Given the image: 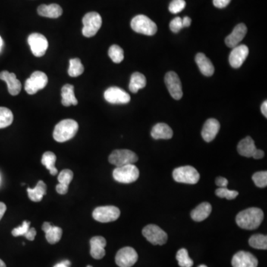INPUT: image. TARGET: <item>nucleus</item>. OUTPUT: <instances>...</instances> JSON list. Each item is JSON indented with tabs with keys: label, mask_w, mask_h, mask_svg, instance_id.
Here are the masks:
<instances>
[{
	"label": "nucleus",
	"mask_w": 267,
	"mask_h": 267,
	"mask_svg": "<svg viewBox=\"0 0 267 267\" xmlns=\"http://www.w3.org/2000/svg\"><path fill=\"white\" fill-rule=\"evenodd\" d=\"M47 186L42 180H39L33 189L28 188L29 198L33 202L41 201L44 195H46Z\"/></svg>",
	"instance_id": "28"
},
{
	"label": "nucleus",
	"mask_w": 267,
	"mask_h": 267,
	"mask_svg": "<svg viewBox=\"0 0 267 267\" xmlns=\"http://www.w3.org/2000/svg\"><path fill=\"white\" fill-rule=\"evenodd\" d=\"M138 161V157L134 152L128 149H117L110 155L108 161L117 167L134 164Z\"/></svg>",
	"instance_id": "6"
},
{
	"label": "nucleus",
	"mask_w": 267,
	"mask_h": 267,
	"mask_svg": "<svg viewBox=\"0 0 267 267\" xmlns=\"http://www.w3.org/2000/svg\"><path fill=\"white\" fill-rule=\"evenodd\" d=\"M74 177V173L70 169H64L59 174V184L56 186L57 192L60 195H66L68 190V186Z\"/></svg>",
	"instance_id": "22"
},
{
	"label": "nucleus",
	"mask_w": 267,
	"mask_h": 267,
	"mask_svg": "<svg viewBox=\"0 0 267 267\" xmlns=\"http://www.w3.org/2000/svg\"><path fill=\"white\" fill-rule=\"evenodd\" d=\"M83 34L86 37H92L97 34L102 26V17L97 12L86 14L83 19Z\"/></svg>",
	"instance_id": "7"
},
{
	"label": "nucleus",
	"mask_w": 267,
	"mask_h": 267,
	"mask_svg": "<svg viewBox=\"0 0 267 267\" xmlns=\"http://www.w3.org/2000/svg\"><path fill=\"white\" fill-rule=\"evenodd\" d=\"M176 259L178 261L180 267H192L194 262L189 256L188 251L186 249H180L176 255Z\"/></svg>",
	"instance_id": "35"
},
{
	"label": "nucleus",
	"mask_w": 267,
	"mask_h": 267,
	"mask_svg": "<svg viewBox=\"0 0 267 267\" xmlns=\"http://www.w3.org/2000/svg\"><path fill=\"white\" fill-rule=\"evenodd\" d=\"M169 28L171 32L174 33H178L182 29H183V24H182V19L177 17L173 19L169 24Z\"/></svg>",
	"instance_id": "41"
},
{
	"label": "nucleus",
	"mask_w": 267,
	"mask_h": 267,
	"mask_svg": "<svg viewBox=\"0 0 267 267\" xmlns=\"http://www.w3.org/2000/svg\"><path fill=\"white\" fill-rule=\"evenodd\" d=\"M231 2V0H213V4L216 8H224Z\"/></svg>",
	"instance_id": "42"
},
{
	"label": "nucleus",
	"mask_w": 267,
	"mask_h": 267,
	"mask_svg": "<svg viewBox=\"0 0 267 267\" xmlns=\"http://www.w3.org/2000/svg\"><path fill=\"white\" fill-rule=\"evenodd\" d=\"M143 234L148 241L154 245H164L168 240L167 233L158 226L150 224L143 230Z\"/></svg>",
	"instance_id": "10"
},
{
	"label": "nucleus",
	"mask_w": 267,
	"mask_h": 267,
	"mask_svg": "<svg viewBox=\"0 0 267 267\" xmlns=\"http://www.w3.org/2000/svg\"><path fill=\"white\" fill-rule=\"evenodd\" d=\"M108 56L114 63H120L124 59V52L119 45H113L108 50Z\"/></svg>",
	"instance_id": "36"
},
{
	"label": "nucleus",
	"mask_w": 267,
	"mask_h": 267,
	"mask_svg": "<svg viewBox=\"0 0 267 267\" xmlns=\"http://www.w3.org/2000/svg\"><path fill=\"white\" fill-rule=\"evenodd\" d=\"M79 129V125L75 120L66 119L62 120L54 128L53 137L58 143H64L72 139Z\"/></svg>",
	"instance_id": "2"
},
{
	"label": "nucleus",
	"mask_w": 267,
	"mask_h": 267,
	"mask_svg": "<svg viewBox=\"0 0 267 267\" xmlns=\"http://www.w3.org/2000/svg\"><path fill=\"white\" fill-rule=\"evenodd\" d=\"M198 267H207V266L204 265V264H202V265H200Z\"/></svg>",
	"instance_id": "53"
},
{
	"label": "nucleus",
	"mask_w": 267,
	"mask_h": 267,
	"mask_svg": "<svg viewBox=\"0 0 267 267\" xmlns=\"http://www.w3.org/2000/svg\"><path fill=\"white\" fill-rule=\"evenodd\" d=\"M39 15L48 18L57 19L63 14V9L57 4H51V5H42L38 8Z\"/></svg>",
	"instance_id": "25"
},
{
	"label": "nucleus",
	"mask_w": 267,
	"mask_h": 267,
	"mask_svg": "<svg viewBox=\"0 0 267 267\" xmlns=\"http://www.w3.org/2000/svg\"><path fill=\"white\" fill-rule=\"evenodd\" d=\"M185 0H172L168 6V10L171 14H178L186 7Z\"/></svg>",
	"instance_id": "39"
},
{
	"label": "nucleus",
	"mask_w": 267,
	"mask_h": 267,
	"mask_svg": "<svg viewBox=\"0 0 267 267\" xmlns=\"http://www.w3.org/2000/svg\"><path fill=\"white\" fill-rule=\"evenodd\" d=\"M249 55V48L246 45H240L233 48L230 53V63L234 68H240Z\"/></svg>",
	"instance_id": "16"
},
{
	"label": "nucleus",
	"mask_w": 267,
	"mask_h": 267,
	"mask_svg": "<svg viewBox=\"0 0 267 267\" xmlns=\"http://www.w3.org/2000/svg\"><path fill=\"white\" fill-rule=\"evenodd\" d=\"M87 267H92V266H88Z\"/></svg>",
	"instance_id": "54"
},
{
	"label": "nucleus",
	"mask_w": 267,
	"mask_h": 267,
	"mask_svg": "<svg viewBox=\"0 0 267 267\" xmlns=\"http://www.w3.org/2000/svg\"><path fill=\"white\" fill-rule=\"evenodd\" d=\"M221 125L216 119L210 118L206 120L202 129V137L205 141L209 143L216 137L219 132Z\"/></svg>",
	"instance_id": "19"
},
{
	"label": "nucleus",
	"mask_w": 267,
	"mask_h": 267,
	"mask_svg": "<svg viewBox=\"0 0 267 267\" xmlns=\"http://www.w3.org/2000/svg\"><path fill=\"white\" fill-rule=\"evenodd\" d=\"M6 205L2 202H0V220L2 219L3 217L4 214L6 212Z\"/></svg>",
	"instance_id": "47"
},
{
	"label": "nucleus",
	"mask_w": 267,
	"mask_h": 267,
	"mask_svg": "<svg viewBox=\"0 0 267 267\" xmlns=\"http://www.w3.org/2000/svg\"><path fill=\"white\" fill-rule=\"evenodd\" d=\"M165 83L171 96L174 100L181 99L183 97L181 82L178 75L174 71H169L166 74Z\"/></svg>",
	"instance_id": "13"
},
{
	"label": "nucleus",
	"mask_w": 267,
	"mask_h": 267,
	"mask_svg": "<svg viewBox=\"0 0 267 267\" xmlns=\"http://www.w3.org/2000/svg\"><path fill=\"white\" fill-rule=\"evenodd\" d=\"M2 45H3V40H2V37L0 36V51L2 50Z\"/></svg>",
	"instance_id": "52"
},
{
	"label": "nucleus",
	"mask_w": 267,
	"mask_h": 267,
	"mask_svg": "<svg viewBox=\"0 0 267 267\" xmlns=\"http://www.w3.org/2000/svg\"><path fill=\"white\" fill-rule=\"evenodd\" d=\"M257 150L255 142L252 137H246V138L240 140L237 146V152L241 156L251 158L253 156L254 153Z\"/></svg>",
	"instance_id": "26"
},
{
	"label": "nucleus",
	"mask_w": 267,
	"mask_h": 267,
	"mask_svg": "<svg viewBox=\"0 0 267 267\" xmlns=\"http://www.w3.org/2000/svg\"><path fill=\"white\" fill-rule=\"evenodd\" d=\"M140 171L136 166L134 164L117 167L113 171V177L116 181L119 183H134L138 179Z\"/></svg>",
	"instance_id": "4"
},
{
	"label": "nucleus",
	"mask_w": 267,
	"mask_h": 267,
	"mask_svg": "<svg viewBox=\"0 0 267 267\" xmlns=\"http://www.w3.org/2000/svg\"><path fill=\"white\" fill-rule=\"evenodd\" d=\"M48 84V77L42 71H34L25 83V89L29 95H33L42 90Z\"/></svg>",
	"instance_id": "8"
},
{
	"label": "nucleus",
	"mask_w": 267,
	"mask_h": 267,
	"mask_svg": "<svg viewBox=\"0 0 267 267\" xmlns=\"http://www.w3.org/2000/svg\"><path fill=\"white\" fill-rule=\"evenodd\" d=\"M92 215L94 219L99 222H112L118 219L120 211L114 206H100L94 210Z\"/></svg>",
	"instance_id": "9"
},
{
	"label": "nucleus",
	"mask_w": 267,
	"mask_h": 267,
	"mask_svg": "<svg viewBox=\"0 0 267 267\" xmlns=\"http://www.w3.org/2000/svg\"><path fill=\"white\" fill-rule=\"evenodd\" d=\"M56 161L57 157L53 152H46L42 155V164L46 167L47 169L49 170L51 175H56L58 173V170L55 167Z\"/></svg>",
	"instance_id": "30"
},
{
	"label": "nucleus",
	"mask_w": 267,
	"mask_h": 267,
	"mask_svg": "<svg viewBox=\"0 0 267 267\" xmlns=\"http://www.w3.org/2000/svg\"><path fill=\"white\" fill-rule=\"evenodd\" d=\"M246 33H247V28H246V25L243 24V23L237 25L233 29V32L226 38V45L229 48H232L237 46L240 43V42L243 40V38L246 36Z\"/></svg>",
	"instance_id": "17"
},
{
	"label": "nucleus",
	"mask_w": 267,
	"mask_h": 267,
	"mask_svg": "<svg viewBox=\"0 0 267 267\" xmlns=\"http://www.w3.org/2000/svg\"><path fill=\"white\" fill-rule=\"evenodd\" d=\"M131 27L134 32L146 36H153L158 32L155 22L145 15H137L132 19Z\"/></svg>",
	"instance_id": "3"
},
{
	"label": "nucleus",
	"mask_w": 267,
	"mask_h": 267,
	"mask_svg": "<svg viewBox=\"0 0 267 267\" xmlns=\"http://www.w3.org/2000/svg\"><path fill=\"white\" fill-rule=\"evenodd\" d=\"M146 79L143 74L135 72L132 74L129 83V90L131 92L136 94L140 89L146 87Z\"/></svg>",
	"instance_id": "29"
},
{
	"label": "nucleus",
	"mask_w": 267,
	"mask_h": 267,
	"mask_svg": "<svg viewBox=\"0 0 267 267\" xmlns=\"http://www.w3.org/2000/svg\"><path fill=\"white\" fill-rule=\"evenodd\" d=\"M70 66L68 68V74L70 77H77L84 72V67L80 59H71L69 61Z\"/></svg>",
	"instance_id": "32"
},
{
	"label": "nucleus",
	"mask_w": 267,
	"mask_h": 267,
	"mask_svg": "<svg viewBox=\"0 0 267 267\" xmlns=\"http://www.w3.org/2000/svg\"><path fill=\"white\" fill-rule=\"evenodd\" d=\"M151 135L155 140H168L173 136V131L171 127L166 123H158L152 128Z\"/></svg>",
	"instance_id": "23"
},
{
	"label": "nucleus",
	"mask_w": 267,
	"mask_h": 267,
	"mask_svg": "<svg viewBox=\"0 0 267 267\" xmlns=\"http://www.w3.org/2000/svg\"><path fill=\"white\" fill-rule=\"evenodd\" d=\"M63 234V230L60 227L52 226L48 231L45 233V237L48 243L54 244L60 241Z\"/></svg>",
	"instance_id": "34"
},
{
	"label": "nucleus",
	"mask_w": 267,
	"mask_h": 267,
	"mask_svg": "<svg viewBox=\"0 0 267 267\" xmlns=\"http://www.w3.org/2000/svg\"><path fill=\"white\" fill-rule=\"evenodd\" d=\"M28 42L35 57H41L45 55L48 47V40L45 36L38 33H32L28 38Z\"/></svg>",
	"instance_id": "12"
},
{
	"label": "nucleus",
	"mask_w": 267,
	"mask_h": 267,
	"mask_svg": "<svg viewBox=\"0 0 267 267\" xmlns=\"http://www.w3.org/2000/svg\"><path fill=\"white\" fill-rule=\"evenodd\" d=\"M51 227H52V225H51V223L45 222L42 224V230H43L45 233H46Z\"/></svg>",
	"instance_id": "50"
},
{
	"label": "nucleus",
	"mask_w": 267,
	"mask_h": 267,
	"mask_svg": "<svg viewBox=\"0 0 267 267\" xmlns=\"http://www.w3.org/2000/svg\"><path fill=\"white\" fill-rule=\"evenodd\" d=\"M0 80H3L8 86V92L12 96H17L22 89L21 83L17 80V76L14 73L3 71L0 73Z\"/></svg>",
	"instance_id": "18"
},
{
	"label": "nucleus",
	"mask_w": 267,
	"mask_h": 267,
	"mask_svg": "<svg viewBox=\"0 0 267 267\" xmlns=\"http://www.w3.org/2000/svg\"><path fill=\"white\" fill-rule=\"evenodd\" d=\"M138 259V255L133 248H122L117 252L115 257L116 264L120 267H132Z\"/></svg>",
	"instance_id": "11"
},
{
	"label": "nucleus",
	"mask_w": 267,
	"mask_h": 267,
	"mask_svg": "<svg viewBox=\"0 0 267 267\" xmlns=\"http://www.w3.org/2000/svg\"><path fill=\"white\" fill-rule=\"evenodd\" d=\"M211 212H212V206L210 203L203 202L192 210L191 212V217L194 221L200 222L206 219L210 215Z\"/></svg>",
	"instance_id": "24"
},
{
	"label": "nucleus",
	"mask_w": 267,
	"mask_h": 267,
	"mask_svg": "<svg viewBox=\"0 0 267 267\" xmlns=\"http://www.w3.org/2000/svg\"><path fill=\"white\" fill-rule=\"evenodd\" d=\"M104 98L111 104H126L131 100L130 95L118 87L108 88L104 93Z\"/></svg>",
	"instance_id": "14"
},
{
	"label": "nucleus",
	"mask_w": 267,
	"mask_h": 267,
	"mask_svg": "<svg viewBox=\"0 0 267 267\" xmlns=\"http://www.w3.org/2000/svg\"><path fill=\"white\" fill-rule=\"evenodd\" d=\"M252 180L258 187L264 188L267 186V172L266 171H258L252 175Z\"/></svg>",
	"instance_id": "37"
},
{
	"label": "nucleus",
	"mask_w": 267,
	"mask_h": 267,
	"mask_svg": "<svg viewBox=\"0 0 267 267\" xmlns=\"http://www.w3.org/2000/svg\"><path fill=\"white\" fill-rule=\"evenodd\" d=\"M173 178L177 183L196 184L200 180V174L190 166L180 167L173 171Z\"/></svg>",
	"instance_id": "5"
},
{
	"label": "nucleus",
	"mask_w": 267,
	"mask_h": 267,
	"mask_svg": "<svg viewBox=\"0 0 267 267\" xmlns=\"http://www.w3.org/2000/svg\"><path fill=\"white\" fill-rule=\"evenodd\" d=\"M0 267H6L5 263L2 260L0 259Z\"/></svg>",
	"instance_id": "51"
},
{
	"label": "nucleus",
	"mask_w": 267,
	"mask_h": 267,
	"mask_svg": "<svg viewBox=\"0 0 267 267\" xmlns=\"http://www.w3.org/2000/svg\"><path fill=\"white\" fill-rule=\"evenodd\" d=\"M261 112L264 114V117H267V101H264L263 102L262 105L261 107Z\"/></svg>",
	"instance_id": "49"
},
{
	"label": "nucleus",
	"mask_w": 267,
	"mask_h": 267,
	"mask_svg": "<svg viewBox=\"0 0 267 267\" xmlns=\"http://www.w3.org/2000/svg\"><path fill=\"white\" fill-rule=\"evenodd\" d=\"M70 265H71V263L69 261H63L56 264L54 267H70Z\"/></svg>",
	"instance_id": "48"
},
{
	"label": "nucleus",
	"mask_w": 267,
	"mask_h": 267,
	"mask_svg": "<svg viewBox=\"0 0 267 267\" xmlns=\"http://www.w3.org/2000/svg\"><path fill=\"white\" fill-rule=\"evenodd\" d=\"M191 23H192V20H191L190 17H185L182 19V24H183V28L189 27Z\"/></svg>",
	"instance_id": "45"
},
{
	"label": "nucleus",
	"mask_w": 267,
	"mask_h": 267,
	"mask_svg": "<svg viewBox=\"0 0 267 267\" xmlns=\"http://www.w3.org/2000/svg\"><path fill=\"white\" fill-rule=\"evenodd\" d=\"M264 212L261 209L252 207L239 212L236 217V223L244 230H256L264 220Z\"/></svg>",
	"instance_id": "1"
},
{
	"label": "nucleus",
	"mask_w": 267,
	"mask_h": 267,
	"mask_svg": "<svg viewBox=\"0 0 267 267\" xmlns=\"http://www.w3.org/2000/svg\"><path fill=\"white\" fill-rule=\"evenodd\" d=\"M14 121V115L9 108L0 107V129L11 126Z\"/></svg>",
	"instance_id": "31"
},
{
	"label": "nucleus",
	"mask_w": 267,
	"mask_h": 267,
	"mask_svg": "<svg viewBox=\"0 0 267 267\" xmlns=\"http://www.w3.org/2000/svg\"><path fill=\"white\" fill-rule=\"evenodd\" d=\"M78 103L75 95H74V87L72 85L66 84L62 88V104L64 106L68 107L70 105H76Z\"/></svg>",
	"instance_id": "27"
},
{
	"label": "nucleus",
	"mask_w": 267,
	"mask_h": 267,
	"mask_svg": "<svg viewBox=\"0 0 267 267\" xmlns=\"http://www.w3.org/2000/svg\"><path fill=\"white\" fill-rule=\"evenodd\" d=\"M264 152H263L262 150H261V149H257V150L255 151L252 158H255V159H261V158H264Z\"/></svg>",
	"instance_id": "46"
},
{
	"label": "nucleus",
	"mask_w": 267,
	"mask_h": 267,
	"mask_svg": "<svg viewBox=\"0 0 267 267\" xmlns=\"http://www.w3.org/2000/svg\"><path fill=\"white\" fill-rule=\"evenodd\" d=\"M217 196L221 198H227V200H233L237 198L238 192L237 191L230 190L225 188H219L215 191Z\"/></svg>",
	"instance_id": "38"
},
{
	"label": "nucleus",
	"mask_w": 267,
	"mask_h": 267,
	"mask_svg": "<svg viewBox=\"0 0 267 267\" xmlns=\"http://www.w3.org/2000/svg\"><path fill=\"white\" fill-rule=\"evenodd\" d=\"M249 243L252 248L257 249H267V237L264 234H254L249 238Z\"/></svg>",
	"instance_id": "33"
},
{
	"label": "nucleus",
	"mask_w": 267,
	"mask_h": 267,
	"mask_svg": "<svg viewBox=\"0 0 267 267\" xmlns=\"http://www.w3.org/2000/svg\"><path fill=\"white\" fill-rule=\"evenodd\" d=\"M215 183H216L217 186H219V188H225L228 185L229 182L225 177H217L216 180H215Z\"/></svg>",
	"instance_id": "43"
},
{
	"label": "nucleus",
	"mask_w": 267,
	"mask_h": 267,
	"mask_svg": "<svg viewBox=\"0 0 267 267\" xmlns=\"http://www.w3.org/2000/svg\"><path fill=\"white\" fill-rule=\"evenodd\" d=\"M30 222L28 221H23V225L20 227H17L12 230V234L14 237H18V236H24L27 233L30 229Z\"/></svg>",
	"instance_id": "40"
},
{
	"label": "nucleus",
	"mask_w": 267,
	"mask_h": 267,
	"mask_svg": "<svg viewBox=\"0 0 267 267\" xmlns=\"http://www.w3.org/2000/svg\"><path fill=\"white\" fill-rule=\"evenodd\" d=\"M91 255L95 259H102L105 255V247L106 246V240L101 236H95L90 240Z\"/></svg>",
	"instance_id": "20"
},
{
	"label": "nucleus",
	"mask_w": 267,
	"mask_h": 267,
	"mask_svg": "<svg viewBox=\"0 0 267 267\" xmlns=\"http://www.w3.org/2000/svg\"><path fill=\"white\" fill-rule=\"evenodd\" d=\"M36 234V230H35L34 228H30L29 229V231L27 232V233H26L24 236L29 240H34Z\"/></svg>",
	"instance_id": "44"
},
{
	"label": "nucleus",
	"mask_w": 267,
	"mask_h": 267,
	"mask_svg": "<svg viewBox=\"0 0 267 267\" xmlns=\"http://www.w3.org/2000/svg\"><path fill=\"white\" fill-rule=\"evenodd\" d=\"M195 62L202 74L206 77H211L215 72V67L212 62L203 53H198L195 57Z\"/></svg>",
	"instance_id": "21"
},
{
	"label": "nucleus",
	"mask_w": 267,
	"mask_h": 267,
	"mask_svg": "<svg viewBox=\"0 0 267 267\" xmlns=\"http://www.w3.org/2000/svg\"><path fill=\"white\" fill-rule=\"evenodd\" d=\"M232 264L233 267H257L258 261L250 252L240 251L233 256Z\"/></svg>",
	"instance_id": "15"
}]
</instances>
